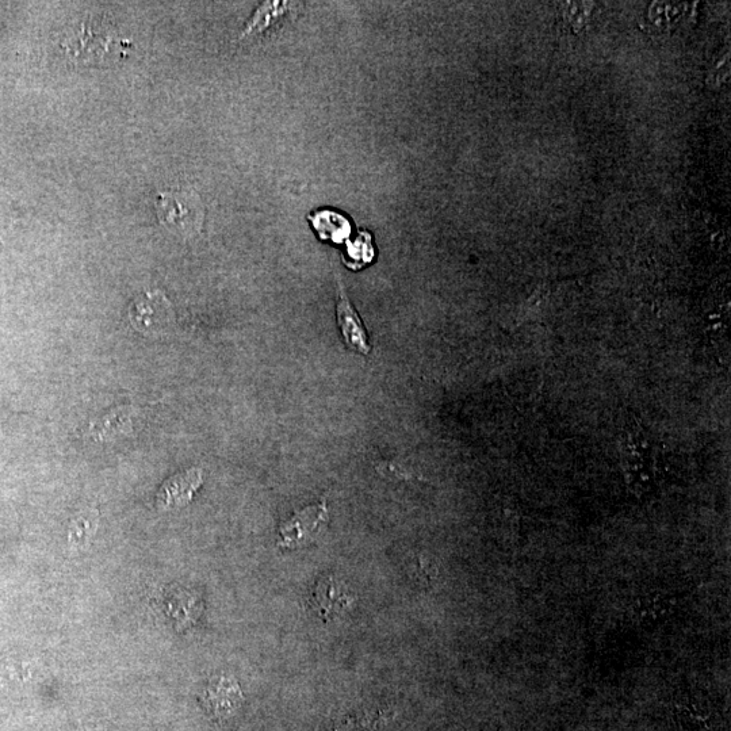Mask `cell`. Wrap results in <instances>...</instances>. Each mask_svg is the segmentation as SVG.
Here are the masks:
<instances>
[{"label":"cell","mask_w":731,"mask_h":731,"mask_svg":"<svg viewBox=\"0 0 731 731\" xmlns=\"http://www.w3.org/2000/svg\"><path fill=\"white\" fill-rule=\"evenodd\" d=\"M328 509L325 501L297 512L281 527V547H298L315 541L328 524Z\"/></svg>","instance_id":"obj_2"},{"label":"cell","mask_w":731,"mask_h":731,"mask_svg":"<svg viewBox=\"0 0 731 731\" xmlns=\"http://www.w3.org/2000/svg\"><path fill=\"white\" fill-rule=\"evenodd\" d=\"M336 316L338 325L348 348L357 351L359 354H369L370 346L365 328L358 317V313L352 308L342 282L338 281V304H336Z\"/></svg>","instance_id":"obj_5"},{"label":"cell","mask_w":731,"mask_h":731,"mask_svg":"<svg viewBox=\"0 0 731 731\" xmlns=\"http://www.w3.org/2000/svg\"><path fill=\"white\" fill-rule=\"evenodd\" d=\"M313 227L320 233L321 239H331L336 243H342L344 239L350 236L351 225L346 218L340 216L339 213L324 210V212L316 213L310 217Z\"/></svg>","instance_id":"obj_7"},{"label":"cell","mask_w":731,"mask_h":731,"mask_svg":"<svg viewBox=\"0 0 731 731\" xmlns=\"http://www.w3.org/2000/svg\"><path fill=\"white\" fill-rule=\"evenodd\" d=\"M243 700L239 684L227 676L213 680L204 696L205 707L217 719L232 717L239 710Z\"/></svg>","instance_id":"obj_3"},{"label":"cell","mask_w":731,"mask_h":731,"mask_svg":"<svg viewBox=\"0 0 731 731\" xmlns=\"http://www.w3.org/2000/svg\"><path fill=\"white\" fill-rule=\"evenodd\" d=\"M355 597L347 591L346 585L336 579L321 580L313 592L312 604L321 618L328 620L342 615L354 606Z\"/></svg>","instance_id":"obj_4"},{"label":"cell","mask_w":731,"mask_h":731,"mask_svg":"<svg viewBox=\"0 0 731 731\" xmlns=\"http://www.w3.org/2000/svg\"><path fill=\"white\" fill-rule=\"evenodd\" d=\"M202 484V472L199 469H191L189 472L178 474L166 482L160 491L158 501L160 508L171 509L183 507L193 499L195 491Z\"/></svg>","instance_id":"obj_6"},{"label":"cell","mask_w":731,"mask_h":731,"mask_svg":"<svg viewBox=\"0 0 731 731\" xmlns=\"http://www.w3.org/2000/svg\"><path fill=\"white\" fill-rule=\"evenodd\" d=\"M129 319L141 334L158 336L171 327V302L160 290L145 292L130 304Z\"/></svg>","instance_id":"obj_1"},{"label":"cell","mask_w":731,"mask_h":731,"mask_svg":"<svg viewBox=\"0 0 731 731\" xmlns=\"http://www.w3.org/2000/svg\"><path fill=\"white\" fill-rule=\"evenodd\" d=\"M125 428H130V415L128 409H117L107 415L101 422V427L97 431L102 436H113L125 432Z\"/></svg>","instance_id":"obj_8"},{"label":"cell","mask_w":731,"mask_h":731,"mask_svg":"<svg viewBox=\"0 0 731 731\" xmlns=\"http://www.w3.org/2000/svg\"><path fill=\"white\" fill-rule=\"evenodd\" d=\"M95 523H97V518L95 516L93 518L91 515L83 516V518L76 520L71 531L72 541H75V539H84L86 534H94Z\"/></svg>","instance_id":"obj_9"}]
</instances>
